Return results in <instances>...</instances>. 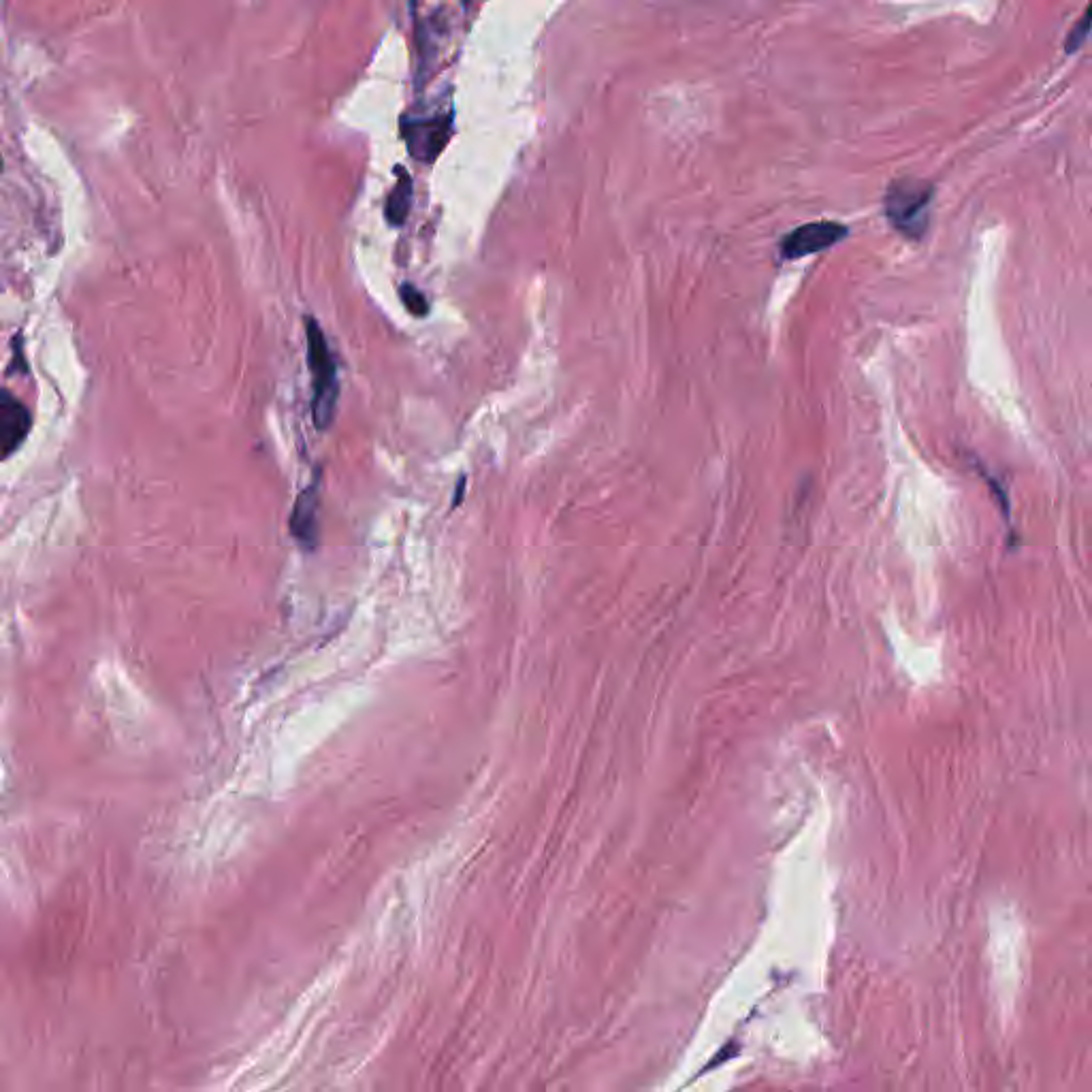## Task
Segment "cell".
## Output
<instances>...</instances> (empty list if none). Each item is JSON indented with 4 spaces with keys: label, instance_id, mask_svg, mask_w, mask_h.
I'll return each mask as SVG.
<instances>
[{
    "label": "cell",
    "instance_id": "1",
    "mask_svg": "<svg viewBox=\"0 0 1092 1092\" xmlns=\"http://www.w3.org/2000/svg\"><path fill=\"white\" fill-rule=\"evenodd\" d=\"M305 335H308V367L312 372V419L318 429H329V425L335 419L337 408V395H340V384H337V365L331 355V348L327 344V337L320 329L318 320L308 316L305 318Z\"/></svg>",
    "mask_w": 1092,
    "mask_h": 1092
},
{
    "label": "cell",
    "instance_id": "2",
    "mask_svg": "<svg viewBox=\"0 0 1092 1092\" xmlns=\"http://www.w3.org/2000/svg\"><path fill=\"white\" fill-rule=\"evenodd\" d=\"M933 197V184L918 178H898L886 188L883 212L898 233L909 239H922L928 229Z\"/></svg>",
    "mask_w": 1092,
    "mask_h": 1092
},
{
    "label": "cell",
    "instance_id": "3",
    "mask_svg": "<svg viewBox=\"0 0 1092 1092\" xmlns=\"http://www.w3.org/2000/svg\"><path fill=\"white\" fill-rule=\"evenodd\" d=\"M849 235V227L837 220H817L796 227L792 233L783 235L779 242V254L785 261H796L802 256L815 252H824Z\"/></svg>",
    "mask_w": 1092,
    "mask_h": 1092
},
{
    "label": "cell",
    "instance_id": "4",
    "mask_svg": "<svg viewBox=\"0 0 1092 1092\" xmlns=\"http://www.w3.org/2000/svg\"><path fill=\"white\" fill-rule=\"evenodd\" d=\"M453 114H433L427 118H404L401 120V135L406 146L416 160L431 163L446 148L451 139Z\"/></svg>",
    "mask_w": 1092,
    "mask_h": 1092
},
{
    "label": "cell",
    "instance_id": "5",
    "mask_svg": "<svg viewBox=\"0 0 1092 1092\" xmlns=\"http://www.w3.org/2000/svg\"><path fill=\"white\" fill-rule=\"evenodd\" d=\"M32 429V414L11 391L0 389V461L20 451Z\"/></svg>",
    "mask_w": 1092,
    "mask_h": 1092
},
{
    "label": "cell",
    "instance_id": "6",
    "mask_svg": "<svg viewBox=\"0 0 1092 1092\" xmlns=\"http://www.w3.org/2000/svg\"><path fill=\"white\" fill-rule=\"evenodd\" d=\"M291 532L295 540L303 546V549L314 551L318 544V485L312 483L308 489H303L297 497L293 515H291Z\"/></svg>",
    "mask_w": 1092,
    "mask_h": 1092
},
{
    "label": "cell",
    "instance_id": "7",
    "mask_svg": "<svg viewBox=\"0 0 1092 1092\" xmlns=\"http://www.w3.org/2000/svg\"><path fill=\"white\" fill-rule=\"evenodd\" d=\"M412 178L406 169L397 167V182L393 190L387 195V205H384V216H387L389 224L393 227H401L406 222L410 210H412Z\"/></svg>",
    "mask_w": 1092,
    "mask_h": 1092
},
{
    "label": "cell",
    "instance_id": "8",
    "mask_svg": "<svg viewBox=\"0 0 1092 1092\" xmlns=\"http://www.w3.org/2000/svg\"><path fill=\"white\" fill-rule=\"evenodd\" d=\"M1090 13H1092V7H1088L1084 11L1082 18L1075 22V26L1069 30V35L1065 39V52L1071 56L1080 50V47L1084 45V41L1088 39V32H1090Z\"/></svg>",
    "mask_w": 1092,
    "mask_h": 1092
},
{
    "label": "cell",
    "instance_id": "9",
    "mask_svg": "<svg viewBox=\"0 0 1092 1092\" xmlns=\"http://www.w3.org/2000/svg\"><path fill=\"white\" fill-rule=\"evenodd\" d=\"M399 297H401V301H404L408 312H412L414 316H427L429 314L427 297L419 291V288H414L412 284H401Z\"/></svg>",
    "mask_w": 1092,
    "mask_h": 1092
},
{
    "label": "cell",
    "instance_id": "10",
    "mask_svg": "<svg viewBox=\"0 0 1092 1092\" xmlns=\"http://www.w3.org/2000/svg\"><path fill=\"white\" fill-rule=\"evenodd\" d=\"M3 169H5V163H3V156H0V175H3Z\"/></svg>",
    "mask_w": 1092,
    "mask_h": 1092
}]
</instances>
